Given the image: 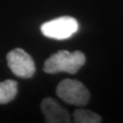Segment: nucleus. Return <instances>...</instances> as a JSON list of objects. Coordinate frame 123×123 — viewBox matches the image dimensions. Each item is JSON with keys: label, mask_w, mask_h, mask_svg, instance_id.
I'll use <instances>...</instances> for the list:
<instances>
[{"label": "nucleus", "mask_w": 123, "mask_h": 123, "mask_svg": "<svg viewBox=\"0 0 123 123\" xmlns=\"http://www.w3.org/2000/svg\"><path fill=\"white\" fill-rule=\"evenodd\" d=\"M86 62V57L82 52L60 50L49 57L44 64L43 70L49 74L58 72H68L69 74L77 73Z\"/></svg>", "instance_id": "f257e3e1"}, {"label": "nucleus", "mask_w": 123, "mask_h": 123, "mask_svg": "<svg viewBox=\"0 0 123 123\" xmlns=\"http://www.w3.org/2000/svg\"><path fill=\"white\" fill-rule=\"evenodd\" d=\"M57 95L66 103L76 106L86 105L89 100L88 88L75 79H64L57 87Z\"/></svg>", "instance_id": "f03ea898"}, {"label": "nucleus", "mask_w": 123, "mask_h": 123, "mask_svg": "<svg viewBox=\"0 0 123 123\" xmlns=\"http://www.w3.org/2000/svg\"><path fill=\"white\" fill-rule=\"evenodd\" d=\"M40 29L47 37L63 40L69 38L78 31L79 23L72 17H61L44 23Z\"/></svg>", "instance_id": "7ed1b4c3"}, {"label": "nucleus", "mask_w": 123, "mask_h": 123, "mask_svg": "<svg viewBox=\"0 0 123 123\" xmlns=\"http://www.w3.org/2000/svg\"><path fill=\"white\" fill-rule=\"evenodd\" d=\"M7 65L16 76L29 79L35 74L36 67L33 58L22 49H15L6 56Z\"/></svg>", "instance_id": "20e7f679"}, {"label": "nucleus", "mask_w": 123, "mask_h": 123, "mask_svg": "<svg viewBox=\"0 0 123 123\" xmlns=\"http://www.w3.org/2000/svg\"><path fill=\"white\" fill-rule=\"evenodd\" d=\"M41 110L48 123H69L70 116L65 109L58 105L57 101L47 98L41 102Z\"/></svg>", "instance_id": "39448f33"}, {"label": "nucleus", "mask_w": 123, "mask_h": 123, "mask_svg": "<svg viewBox=\"0 0 123 123\" xmlns=\"http://www.w3.org/2000/svg\"><path fill=\"white\" fill-rule=\"evenodd\" d=\"M18 94V83L7 79L0 82V104H6L13 100Z\"/></svg>", "instance_id": "423d86ee"}, {"label": "nucleus", "mask_w": 123, "mask_h": 123, "mask_svg": "<svg viewBox=\"0 0 123 123\" xmlns=\"http://www.w3.org/2000/svg\"><path fill=\"white\" fill-rule=\"evenodd\" d=\"M73 121L76 123H99V115L88 110H77L73 113Z\"/></svg>", "instance_id": "0eeeda50"}]
</instances>
